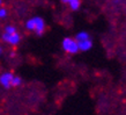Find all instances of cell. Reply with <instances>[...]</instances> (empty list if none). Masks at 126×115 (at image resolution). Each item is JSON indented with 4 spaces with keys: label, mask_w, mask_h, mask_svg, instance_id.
<instances>
[{
    "label": "cell",
    "mask_w": 126,
    "mask_h": 115,
    "mask_svg": "<svg viewBox=\"0 0 126 115\" xmlns=\"http://www.w3.org/2000/svg\"><path fill=\"white\" fill-rule=\"evenodd\" d=\"M78 46H79V50H80V51L87 52V51L93 49V46H94V41H93L92 37L82 40V41H78Z\"/></svg>",
    "instance_id": "cell-5"
},
{
    "label": "cell",
    "mask_w": 126,
    "mask_h": 115,
    "mask_svg": "<svg viewBox=\"0 0 126 115\" xmlns=\"http://www.w3.org/2000/svg\"><path fill=\"white\" fill-rule=\"evenodd\" d=\"M61 49L65 54L69 55V56H74L78 52H80L79 46H78V42L77 40L72 36H66L63 38L61 41Z\"/></svg>",
    "instance_id": "cell-3"
},
{
    "label": "cell",
    "mask_w": 126,
    "mask_h": 115,
    "mask_svg": "<svg viewBox=\"0 0 126 115\" xmlns=\"http://www.w3.org/2000/svg\"><path fill=\"white\" fill-rule=\"evenodd\" d=\"M20 85H22V78H21L20 76L14 74L13 80H12V87H19Z\"/></svg>",
    "instance_id": "cell-7"
},
{
    "label": "cell",
    "mask_w": 126,
    "mask_h": 115,
    "mask_svg": "<svg viewBox=\"0 0 126 115\" xmlns=\"http://www.w3.org/2000/svg\"><path fill=\"white\" fill-rule=\"evenodd\" d=\"M4 55H5V49H4V46H0V58L2 57Z\"/></svg>",
    "instance_id": "cell-9"
},
{
    "label": "cell",
    "mask_w": 126,
    "mask_h": 115,
    "mask_svg": "<svg viewBox=\"0 0 126 115\" xmlns=\"http://www.w3.org/2000/svg\"><path fill=\"white\" fill-rule=\"evenodd\" d=\"M1 40L2 42L6 43L9 46H17L22 41V36L19 33L17 28L13 24H7L5 26L4 31L1 34Z\"/></svg>",
    "instance_id": "cell-1"
},
{
    "label": "cell",
    "mask_w": 126,
    "mask_h": 115,
    "mask_svg": "<svg viewBox=\"0 0 126 115\" xmlns=\"http://www.w3.org/2000/svg\"><path fill=\"white\" fill-rule=\"evenodd\" d=\"M14 73L11 71H5L0 74V85L4 88H11L12 87V80H13Z\"/></svg>",
    "instance_id": "cell-4"
},
{
    "label": "cell",
    "mask_w": 126,
    "mask_h": 115,
    "mask_svg": "<svg viewBox=\"0 0 126 115\" xmlns=\"http://www.w3.org/2000/svg\"><path fill=\"white\" fill-rule=\"evenodd\" d=\"M24 28L30 33H34L37 36H42L46 30V23L41 16H32L28 19L24 23Z\"/></svg>",
    "instance_id": "cell-2"
},
{
    "label": "cell",
    "mask_w": 126,
    "mask_h": 115,
    "mask_svg": "<svg viewBox=\"0 0 126 115\" xmlns=\"http://www.w3.org/2000/svg\"><path fill=\"white\" fill-rule=\"evenodd\" d=\"M61 2L66 6H68L69 9L73 12H77L81 7V0H60Z\"/></svg>",
    "instance_id": "cell-6"
},
{
    "label": "cell",
    "mask_w": 126,
    "mask_h": 115,
    "mask_svg": "<svg viewBox=\"0 0 126 115\" xmlns=\"http://www.w3.org/2000/svg\"><path fill=\"white\" fill-rule=\"evenodd\" d=\"M7 16H8V11L4 6H1V7H0V20L6 19Z\"/></svg>",
    "instance_id": "cell-8"
},
{
    "label": "cell",
    "mask_w": 126,
    "mask_h": 115,
    "mask_svg": "<svg viewBox=\"0 0 126 115\" xmlns=\"http://www.w3.org/2000/svg\"><path fill=\"white\" fill-rule=\"evenodd\" d=\"M2 4H4V0H0V7L2 6Z\"/></svg>",
    "instance_id": "cell-10"
}]
</instances>
